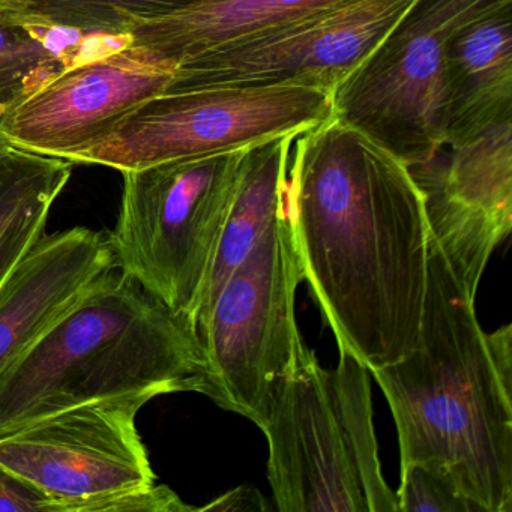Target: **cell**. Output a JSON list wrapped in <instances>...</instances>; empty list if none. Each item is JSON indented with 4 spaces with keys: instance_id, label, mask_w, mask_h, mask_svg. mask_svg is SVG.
I'll return each instance as SVG.
<instances>
[{
    "instance_id": "1",
    "label": "cell",
    "mask_w": 512,
    "mask_h": 512,
    "mask_svg": "<svg viewBox=\"0 0 512 512\" xmlns=\"http://www.w3.org/2000/svg\"><path fill=\"white\" fill-rule=\"evenodd\" d=\"M284 212L302 280L338 349L368 370L406 358L421 332L430 230L410 167L329 118L296 137Z\"/></svg>"
},
{
    "instance_id": "2",
    "label": "cell",
    "mask_w": 512,
    "mask_h": 512,
    "mask_svg": "<svg viewBox=\"0 0 512 512\" xmlns=\"http://www.w3.org/2000/svg\"><path fill=\"white\" fill-rule=\"evenodd\" d=\"M475 301L430 238L418 343L370 374L394 416L400 467H439L482 512H512V326L485 332Z\"/></svg>"
},
{
    "instance_id": "3",
    "label": "cell",
    "mask_w": 512,
    "mask_h": 512,
    "mask_svg": "<svg viewBox=\"0 0 512 512\" xmlns=\"http://www.w3.org/2000/svg\"><path fill=\"white\" fill-rule=\"evenodd\" d=\"M206 374L196 329L113 268L0 374V437L97 401L203 394Z\"/></svg>"
},
{
    "instance_id": "4",
    "label": "cell",
    "mask_w": 512,
    "mask_h": 512,
    "mask_svg": "<svg viewBox=\"0 0 512 512\" xmlns=\"http://www.w3.org/2000/svg\"><path fill=\"white\" fill-rule=\"evenodd\" d=\"M334 370L302 341L278 382L263 433L280 512H398L380 466L370 370L338 349Z\"/></svg>"
},
{
    "instance_id": "5",
    "label": "cell",
    "mask_w": 512,
    "mask_h": 512,
    "mask_svg": "<svg viewBox=\"0 0 512 512\" xmlns=\"http://www.w3.org/2000/svg\"><path fill=\"white\" fill-rule=\"evenodd\" d=\"M247 149L122 172L121 211L107 236L115 268L194 329Z\"/></svg>"
},
{
    "instance_id": "6",
    "label": "cell",
    "mask_w": 512,
    "mask_h": 512,
    "mask_svg": "<svg viewBox=\"0 0 512 512\" xmlns=\"http://www.w3.org/2000/svg\"><path fill=\"white\" fill-rule=\"evenodd\" d=\"M301 281L283 209L227 278L199 332L208 362L203 395L260 430L275 388L304 341L295 314Z\"/></svg>"
},
{
    "instance_id": "7",
    "label": "cell",
    "mask_w": 512,
    "mask_h": 512,
    "mask_svg": "<svg viewBox=\"0 0 512 512\" xmlns=\"http://www.w3.org/2000/svg\"><path fill=\"white\" fill-rule=\"evenodd\" d=\"M505 0H413L332 94V118L370 137L407 167L442 148L437 127L446 44L457 29Z\"/></svg>"
},
{
    "instance_id": "8",
    "label": "cell",
    "mask_w": 512,
    "mask_h": 512,
    "mask_svg": "<svg viewBox=\"0 0 512 512\" xmlns=\"http://www.w3.org/2000/svg\"><path fill=\"white\" fill-rule=\"evenodd\" d=\"M332 116V95L308 88H206L161 94L128 113L76 164L118 172L301 136Z\"/></svg>"
},
{
    "instance_id": "9",
    "label": "cell",
    "mask_w": 512,
    "mask_h": 512,
    "mask_svg": "<svg viewBox=\"0 0 512 512\" xmlns=\"http://www.w3.org/2000/svg\"><path fill=\"white\" fill-rule=\"evenodd\" d=\"M154 398L83 404L0 437V464L43 491L58 512H110L113 500L157 485L137 427Z\"/></svg>"
},
{
    "instance_id": "10",
    "label": "cell",
    "mask_w": 512,
    "mask_h": 512,
    "mask_svg": "<svg viewBox=\"0 0 512 512\" xmlns=\"http://www.w3.org/2000/svg\"><path fill=\"white\" fill-rule=\"evenodd\" d=\"M413 0H350L253 40L176 65L164 94L206 88H308L334 94Z\"/></svg>"
},
{
    "instance_id": "11",
    "label": "cell",
    "mask_w": 512,
    "mask_h": 512,
    "mask_svg": "<svg viewBox=\"0 0 512 512\" xmlns=\"http://www.w3.org/2000/svg\"><path fill=\"white\" fill-rule=\"evenodd\" d=\"M173 70L124 40L77 62L0 113V134L11 148L76 164L128 113L164 94Z\"/></svg>"
},
{
    "instance_id": "12",
    "label": "cell",
    "mask_w": 512,
    "mask_h": 512,
    "mask_svg": "<svg viewBox=\"0 0 512 512\" xmlns=\"http://www.w3.org/2000/svg\"><path fill=\"white\" fill-rule=\"evenodd\" d=\"M424 199L430 238L455 277L476 299L496 248L512 227V122L494 125L436 157L410 167Z\"/></svg>"
},
{
    "instance_id": "13",
    "label": "cell",
    "mask_w": 512,
    "mask_h": 512,
    "mask_svg": "<svg viewBox=\"0 0 512 512\" xmlns=\"http://www.w3.org/2000/svg\"><path fill=\"white\" fill-rule=\"evenodd\" d=\"M113 268L115 257L104 233L73 227L44 236L0 290V374Z\"/></svg>"
},
{
    "instance_id": "14",
    "label": "cell",
    "mask_w": 512,
    "mask_h": 512,
    "mask_svg": "<svg viewBox=\"0 0 512 512\" xmlns=\"http://www.w3.org/2000/svg\"><path fill=\"white\" fill-rule=\"evenodd\" d=\"M512 122V0L470 20L446 44L437 101L443 146Z\"/></svg>"
},
{
    "instance_id": "15",
    "label": "cell",
    "mask_w": 512,
    "mask_h": 512,
    "mask_svg": "<svg viewBox=\"0 0 512 512\" xmlns=\"http://www.w3.org/2000/svg\"><path fill=\"white\" fill-rule=\"evenodd\" d=\"M350 0H199L163 19L139 22L125 35L128 46L161 64L253 40Z\"/></svg>"
},
{
    "instance_id": "16",
    "label": "cell",
    "mask_w": 512,
    "mask_h": 512,
    "mask_svg": "<svg viewBox=\"0 0 512 512\" xmlns=\"http://www.w3.org/2000/svg\"><path fill=\"white\" fill-rule=\"evenodd\" d=\"M295 136L277 137L245 151L235 193L224 220L208 280L197 307V334L202 331L227 278L284 209L287 164Z\"/></svg>"
},
{
    "instance_id": "17",
    "label": "cell",
    "mask_w": 512,
    "mask_h": 512,
    "mask_svg": "<svg viewBox=\"0 0 512 512\" xmlns=\"http://www.w3.org/2000/svg\"><path fill=\"white\" fill-rule=\"evenodd\" d=\"M73 166L17 148L0 155V290L46 236L50 211Z\"/></svg>"
},
{
    "instance_id": "18",
    "label": "cell",
    "mask_w": 512,
    "mask_h": 512,
    "mask_svg": "<svg viewBox=\"0 0 512 512\" xmlns=\"http://www.w3.org/2000/svg\"><path fill=\"white\" fill-rule=\"evenodd\" d=\"M65 32L31 14L0 13V113L86 59L62 43Z\"/></svg>"
},
{
    "instance_id": "19",
    "label": "cell",
    "mask_w": 512,
    "mask_h": 512,
    "mask_svg": "<svg viewBox=\"0 0 512 512\" xmlns=\"http://www.w3.org/2000/svg\"><path fill=\"white\" fill-rule=\"evenodd\" d=\"M199 0H25L28 13L55 28L124 38L139 22L163 19Z\"/></svg>"
},
{
    "instance_id": "20",
    "label": "cell",
    "mask_w": 512,
    "mask_h": 512,
    "mask_svg": "<svg viewBox=\"0 0 512 512\" xmlns=\"http://www.w3.org/2000/svg\"><path fill=\"white\" fill-rule=\"evenodd\" d=\"M398 512H482L461 494L448 473L425 463L400 467Z\"/></svg>"
},
{
    "instance_id": "21",
    "label": "cell",
    "mask_w": 512,
    "mask_h": 512,
    "mask_svg": "<svg viewBox=\"0 0 512 512\" xmlns=\"http://www.w3.org/2000/svg\"><path fill=\"white\" fill-rule=\"evenodd\" d=\"M0 512H58L43 491L0 464Z\"/></svg>"
},
{
    "instance_id": "22",
    "label": "cell",
    "mask_w": 512,
    "mask_h": 512,
    "mask_svg": "<svg viewBox=\"0 0 512 512\" xmlns=\"http://www.w3.org/2000/svg\"><path fill=\"white\" fill-rule=\"evenodd\" d=\"M197 511L212 512H269L277 511L274 502H269L257 488L250 485L233 488L221 494L208 505L200 506Z\"/></svg>"
},
{
    "instance_id": "23",
    "label": "cell",
    "mask_w": 512,
    "mask_h": 512,
    "mask_svg": "<svg viewBox=\"0 0 512 512\" xmlns=\"http://www.w3.org/2000/svg\"><path fill=\"white\" fill-rule=\"evenodd\" d=\"M0 13H28L25 0H0Z\"/></svg>"
},
{
    "instance_id": "24",
    "label": "cell",
    "mask_w": 512,
    "mask_h": 512,
    "mask_svg": "<svg viewBox=\"0 0 512 512\" xmlns=\"http://www.w3.org/2000/svg\"><path fill=\"white\" fill-rule=\"evenodd\" d=\"M10 148H11V146L8 145L7 140H5L4 136H2V134H0V155L5 154V152H7L8 149H10Z\"/></svg>"
}]
</instances>
